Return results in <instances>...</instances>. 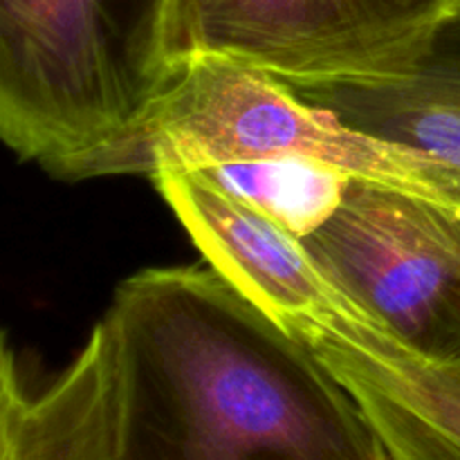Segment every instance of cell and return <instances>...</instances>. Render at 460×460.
I'll list each match as a JSON object with an SVG mask.
<instances>
[{
    "instance_id": "obj_5",
    "label": "cell",
    "mask_w": 460,
    "mask_h": 460,
    "mask_svg": "<svg viewBox=\"0 0 460 460\" xmlns=\"http://www.w3.org/2000/svg\"><path fill=\"white\" fill-rule=\"evenodd\" d=\"M456 3L166 0L162 45L175 75L198 58H225L286 81L391 76Z\"/></svg>"
},
{
    "instance_id": "obj_7",
    "label": "cell",
    "mask_w": 460,
    "mask_h": 460,
    "mask_svg": "<svg viewBox=\"0 0 460 460\" xmlns=\"http://www.w3.org/2000/svg\"><path fill=\"white\" fill-rule=\"evenodd\" d=\"M295 335L350 391L391 460H460V362L418 358L368 317Z\"/></svg>"
},
{
    "instance_id": "obj_8",
    "label": "cell",
    "mask_w": 460,
    "mask_h": 460,
    "mask_svg": "<svg viewBox=\"0 0 460 460\" xmlns=\"http://www.w3.org/2000/svg\"><path fill=\"white\" fill-rule=\"evenodd\" d=\"M281 81L350 128L429 160L460 196V0L398 75Z\"/></svg>"
},
{
    "instance_id": "obj_2",
    "label": "cell",
    "mask_w": 460,
    "mask_h": 460,
    "mask_svg": "<svg viewBox=\"0 0 460 460\" xmlns=\"http://www.w3.org/2000/svg\"><path fill=\"white\" fill-rule=\"evenodd\" d=\"M166 0H0V144L54 178L133 128L173 84Z\"/></svg>"
},
{
    "instance_id": "obj_3",
    "label": "cell",
    "mask_w": 460,
    "mask_h": 460,
    "mask_svg": "<svg viewBox=\"0 0 460 460\" xmlns=\"http://www.w3.org/2000/svg\"><path fill=\"white\" fill-rule=\"evenodd\" d=\"M304 160L460 207L447 175L418 153L350 128L301 102L277 76L198 58L124 135L81 162L72 180L155 175L218 164Z\"/></svg>"
},
{
    "instance_id": "obj_4",
    "label": "cell",
    "mask_w": 460,
    "mask_h": 460,
    "mask_svg": "<svg viewBox=\"0 0 460 460\" xmlns=\"http://www.w3.org/2000/svg\"><path fill=\"white\" fill-rule=\"evenodd\" d=\"M304 245L400 346L429 362H460L458 205L355 178Z\"/></svg>"
},
{
    "instance_id": "obj_6",
    "label": "cell",
    "mask_w": 460,
    "mask_h": 460,
    "mask_svg": "<svg viewBox=\"0 0 460 460\" xmlns=\"http://www.w3.org/2000/svg\"><path fill=\"white\" fill-rule=\"evenodd\" d=\"M211 270L286 331L364 314L319 270L304 241L196 171L153 178Z\"/></svg>"
},
{
    "instance_id": "obj_11",
    "label": "cell",
    "mask_w": 460,
    "mask_h": 460,
    "mask_svg": "<svg viewBox=\"0 0 460 460\" xmlns=\"http://www.w3.org/2000/svg\"><path fill=\"white\" fill-rule=\"evenodd\" d=\"M12 353V350L7 349V341H4V337H3V332H0V364L4 362V358H7V355Z\"/></svg>"
},
{
    "instance_id": "obj_10",
    "label": "cell",
    "mask_w": 460,
    "mask_h": 460,
    "mask_svg": "<svg viewBox=\"0 0 460 460\" xmlns=\"http://www.w3.org/2000/svg\"><path fill=\"white\" fill-rule=\"evenodd\" d=\"M30 407L31 394L22 386L9 353L0 364V460H40Z\"/></svg>"
},
{
    "instance_id": "obj_9",
    "label": "cell",
    "mask_w": 460,
    "mask_h": 460,
    "mask_svg": "<svg viewBox=\"0 0 460 460\" xmlns=\"http://www.w3.org/2000/svg\"><path fill=\"white\" fill-rule=\"evenodd\" d=\"M196 173L250 202L301 241L331 218L355 180L331 166L304 160L238 162Z\"/></svg>"
},
{
    "instance_id": "obj_1",
    "label": "cell",
    "mask_w": 460,
    "mask_h": 460,
    "mask_svg": "<svg viewBox=\"0 0 460 460\" xmlns=\"http://www.w3.org/2000/svg\"><path fill=\"white\" fill-rule=\"evenodd\" d=\"M111 404L93 460H391L350 391L211 268L117 288Z\"/></svg>"
}]
</instances>
